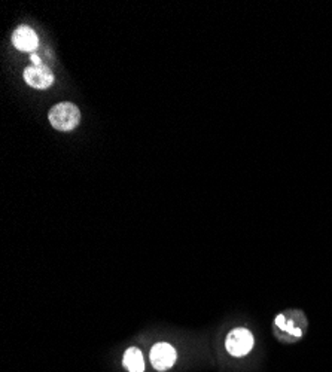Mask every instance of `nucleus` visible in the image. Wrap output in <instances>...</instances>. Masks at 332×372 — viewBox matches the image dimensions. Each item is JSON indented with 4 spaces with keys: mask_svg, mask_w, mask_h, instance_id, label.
<instances>
[{
    "mask_svg": "<svg viewBox=\"0 0 332 372\" xmlns=\"http://www.w3.org/2000/svg\"><path fill=\"white\" fill-rule=\"evenodd\" d=\"M307 327V320L301 311L280 313L274 320V331L278 340L294 343L301 340Z\"/></svg>",
    "mask_w": 332,
    "mask_h": 372,
    "instance_id": "obj_1",
    "label": "nucleus"
},
{
    "mask_svg": "<svg viewBox=\"0 0 332 372\" xmlns=\"http://www.w3.org/2000/svg\"><path fill=\"white\" fill-rule=\"evenodd\" d=\"M48 119L57 131H72L81 123V111L77 104L70 102H61L51 107Z\"/></svg>",
    "mask_w": 332,
    "mask_h": 372,
    "instance_id": "obj_2",
    "label": "nucleus"
},
{
    "mask_svg": "<svg viewBox=\"0 0 332 372\" xmlns=\"http://www.w3.org/2000/svg\"><path fill=\"white\" fill-rule=\"evenodd\" d=\"M255 338L252 332L246 327H235L232 330L227 340H225V347H227V352L234 356V357H243L246 355L251 353V350L253 348Z\"/></svg>",
    "mask_w": 332,
    "mask_h": 372,
    "instance_id": "obj_3",
    "label": "nucleus"
},
{
    "mask_svg": "<svg viewBox=\"0 0 332 372\" xmlns=\"http://www.w3.org/2000/svg\"><path fill=\"white\" fill-rule=\"evenodd\" d=\"M23 78L26 84L35 90H48L49 86L54 84V73L51 72L48 65H29L24 69Z\"/></svg>",
    "mask_w": 332,
    "mask_h": 372,
    "instance_id": "obj_4",
    "label": "nucleus"
},
{
    "mask_svg": "<svg viewBox=\"0 0 332 372\" xmlns=\"http://www.w3.org/2000/svg\"><path fill=\"white\" fill-rule=\"evenodd\" d=\"M149 356H151L152 366L157 371H161V372L173 366L177 359V353H176L175 347L168 343H157L151 348V355Z\"/></svg>",
    "mask_w": 332,
    "mask_h": 372,
    "instance_id": "obj_5",
    "label": "nucleus"
},
{
    "mask_svg": "<svg viewBox=\"0 0 332 372\" xmlns=\"http://www.w3.org/2000/svg\"><path fill=\"white\" fill-rule=\"evenodd\" d=\"M13 45L23 52H35L39 45L36 31L29 26H19L13 33Z\"/></svg>",
    "mask_w": 332,
    "mask_h": 372,
    "instance_id": "obj_6",
    "label": "nucleus"
},
{
    "mask_svg": "<svg viewBox=\"0 0 332 372\" xmlns=\"http://www.w3.org/2000/svg\"><path fill=\"white\" fill-rule=\"evenodd\" d=\"M122 365L128 372H143L145 371V360L141 350L137 347H130L125 350Z\"/></svg>",
    "mask_w": 332,
    "mask_h": 372,
    "instance_id": "obj_7",
    "label": "nucleus"
},
{
    "mask_svg": "<svg viewBox=\"0 0 332 372\" xmlns=\"http://www.w3.org/2000/svg\"><path fill=\"white\" fill-rule=\"evenodd\" d=\"M30 60H31V63H33V65H36V68H40V65H45L44 63H42V60L39 59V56L36 52L30 54Z\"/></svg>",
    "mask_w": 332,
    "mask_h": 372,
    "instance_id": "obj_8",
    "label": "nucleus"
}]
</instances>
